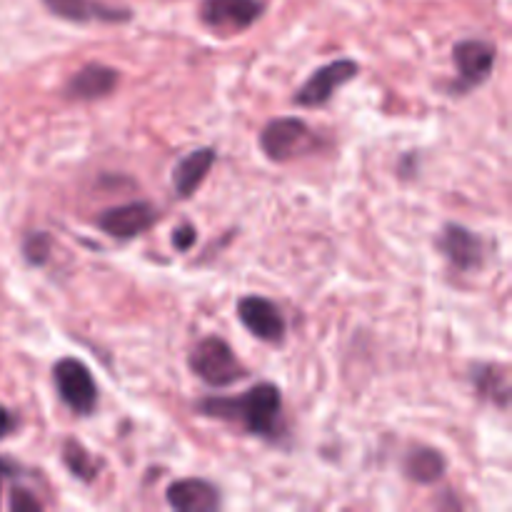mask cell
<instances>
[{"mask_svg":"<svg viewBox=\"0 0 512 512\" xmlns=\"http://www.w3.org/2000/svg\"><path fill=\"white\" fill-rule=\"evenodd\" d=\"M165 500L173 510L180 512H213L223 505L220 490L210 480L183 478L168 485Z\"/></svg>","mask_w":512,"mask_h":512,"instance_id":"4fadbf2b","label":"cell"},{"mask_svg":"<svg viewBox=\"0 0 512 512\" xmlns=\"http://www.w3.org/2000/svg\"><path fill=\"white\" fill-rule=\"evenodd\" d=\"M188 365L200 383L215 390L230 388V385L248 378V368L240 363L235 350L223 338H218V335H208V338L200 340L190 350Z\"/></svg>","mask_w":512,"mask_h":512,"instance_id":"7a4b0ae2","label":"cell"},{"mask_svg":"<svg viewBox=\"0 0 512 512\" xmlns=\"http://www.w3.org/2000/svg\"><path fill=\"white\" fill-rule=\"evenodd\" d=\"M170 240H173L175 250H180V253H188V250L195 245V240H198V230H195L190 223H183L173 230V238Z\"/></svg>","mask_w":512,"mask_h":512,"instance_id":"ffe728a7","label":"cell"},{"mask_svg":"<svg viewBox=\"0 0 512 512\" xmlns=\"http://www.w3.org/2000/svg\"><path fill=\"white\" fill-rule=\"evenodd\" d=\"M448 470V460L440 450L428 448V445H418V448L410 450L403 460V473L405 478L413 480L418 485H433Z\"/></svg>","mask_w":512,"mask_h":512,"instance_id":"2e32d148","label":"cell"},{"mask_svg":"<svg viewBox=\"0 0 512 512\" xmlns=\"http://www.w3.org/2000/svg\"><path fill=\"white\" fill-rule=\"evenodd\" d=\"M238 318L243 328L263 343L280 345L288 338V320L273 300L260 298V295H245L238 300Z\"/></svg>","mask_w":512,"mask_h":512,"instance_id":"ba28073f","label":"cell"},{"mask_svg":"<svg viewBox=\"0 0 512 512\" xmlns=\"http://www.w3.org/2000/svg\"><path fill=\"white\" fill-rule=\"evenodd\" d=\"M50 15L68 23H128L133 18L130 8H115L103 0H40Z\"/></svg>","mask_w":512,"mask_h":512,"instance_id":"8fae6325","label":"cell"},{"mask_svg":"<svg viewBox=\"0 0 512 512\" xmlns=\"http://www.w3.org/2000/svg\"><path fill=\"white\" fill-rule=\"evenodd\" d=\"M15 465L13 463H8V460H3L0 458V475H15Z\"/></svg>","mask_w":512,"mask_h":512,"instance_id":"7402d4cb","label":"cell"},{"mask_svg":"<svg viewBox=\"0 0 512 512\" xmlns=\"http://www.w3.org/2000/svg\"><path fill=\"white\" fill-rule=\"evenodd\" d=\"M155 220H158V210H155L153 203H148V200H133V203H123L103 210L95 218V225L115 240H133L148 233Z\"/></svg>","mask_w":512,"mask_h":512,"instance_id":"30bf717a","label":"cell"},{"mask_svg":"<svg viewBox=\"0 0 512 512\" xmlns=\"http://www.w3.org/2000/svg\"><path fill=\"white\" fill-rule=\"evenodd\" d=\"M360 65L350 58H338L333 63H325L305 80L303 85L295 93V105L300 108H320V105L328 103L335 93H338L343 85H348L350 80L358 78Z\"/></svg>","mask_w":512,"mask_h":512,"instance_id":"52a82bcc","label":"cell"},{"mask_svg":"<svg viewBox=\"0 0 512 512\" xmlns=\"http://www.w3.org/2000/svg\"><path fill=\"white\" fill-rule=\"evenodd\" d=\"M198 413L238 423L245 433L268 443H278L285 435L283 395L273 383L253 385L240 398H205L198 403Z\"/></svg>","mask_w":512,"mask_h":512,"instance_id":"6da1fadb","label":"cell"},{"mask_svg":"<svg viewBox=\"0 0 512 512\" xmlns=\"http://www.w3.org/2000/svg\"><path fill=\"white\" fill-rule=\"evenodd\" d=\"M265 13L263 0H203L200 20L215 35H238L258 23Z\"/></svg>","mask_w":512,"mask_h":512,"instance_id":"5b68a950","label":"cell"},{"mask_svg":"<svg viewBox=\"0 0 512 512\" xmlns=\"http://www.w3.org/2000/svg\"><path fill=\"white\" fill-rule=\"evenodd\" d=\"M50 250H53V240L43 230H33V233L25 235L23 240V258L28 265L35 268H43L50 260Z\"/></svg>","mask_w":512,"mask_h":512,"instance_id":"ac0fdd59","label":"cell"},{"mask_svg":"<svg viewBox=\"0 0 512 512\" xmlns=\"http://www.w3.org/2000/svg\"><path fill=\"white\" fill-rule=\"evenodd\" d=\"M498 48L490 40L465 38L453 45V63L458 68V80L450 85V95L473 93L493 75Z\"/></svg>","mask_w":512,"mask_h":512,"instance_id":"277c9868","label":"cell"},{"mask_svg":"<svg viewBox=\"0 0 512 512\" xmlns=\"http://www.w3.org/2000/svg\"><path fill=\"white\" fill-rule=\"evenodd\" d=\"M18 430V418H15L13 410H8L5 405H0V440H5L8 435H13Z\"/></svg>","mask_w":512,"mask_h":512,"instance_id":"44dd1931","label":"cell"},{"mask_svg":"<svg viewBox=\"0 0 512 512\" xmlns=\"http://www.w3.org/2000/svg\"><path fill=\"white\" fill-rule=\"evenodd\" d=\"M313 140V130L305 120L293 118H273L270 123H265V128L260 130V150L265 153V158L273 160V163H288L295 155L303 153L305 148Z\"/></svg>","mask_w":512,"mask_h":512,"instance_id":"8992f818","label":"cell"},{"mask_svg":"<svg viewBox=\"0 0 512 512\" xmlns=\"http://www.w3.org/2000/svg\"><path fill=\"white\" fill-rule=\"evenodd\" d=\"M438 248L445 255V260L460 273H478L488 260L485 240L475 230L458 223L445 225L438 238Z\"/></svg>","mask_w":512,"mask_h":512,"instance_id":"9c48e42d","label":"cell"},{"mask_svg":"<svg viewBox=\"0 0 512 512\" xmlns=\"http://www.w3.org/2000/svg\"><path fill=\"white\" fill-rule=\"evenodd\" d=\"M53 383L60 400L80 418H88L98 408V385L88 365L78 358H60L53 365Z\"/></svg>","mask_w":512,"mask_h":512,"instance_id":"3957f363","label":"cell"},{"mask_svg":"<svg viewBox=\"0 0 512 512\" xmlns=\"http://www.w3.org/2000/svg\"><path fill=\"white\" fill-rule=\"evenodd\" d=\"M63 463L73 478L83 480V483H93L98 478V463L90 458L88 450L78 443L75 438H68L63 443Z\"/></svg>","mask_w":512,"mask_h":512,"instance_id":"e0dca14e","label":"cell"},{"mask_svg":"<svg viewBox=\"0 0 512 512\" xmlns=\"http://www.w3.org/2000/svg\"><path fill=\"white\" fill-rule=\"evenodd\" d=\"M470 383L478 390L483 400L500 410L510 408V375L505 365L498 363H475L470 365Z\"/></svg>","mask_w":512,"mask_h":512,"instance_id":"9a60e30c","label":"cell"},{"mask_svg":"<svg viewBox=\"0 0 512 512\" xmlns=\"http://www.w3.org/2000/svg\"><path fill=\"white\" fill-rule=\"evenodd\" d=\"M215 160H218V153L215 148H198L190 150L183 160H178V165L173 168V190L180 200H190L195 193H198L200 185L205 183L208 173L213 170Z\"/></svg>","mask_w":512,"mask_h":512,"instance_id":"5bb4252c","label":"cell"},{"mask_svg":"<svg viewBox=\"0 0 512 512\" xmlns=\"http://www.w3.org/2000/svg\"><path fill=\"white\" fill-rule=\"evenodd\" d=\"M10 510L13 512H40L43 510V505H40V500L35 498L33 493H28V490H23V488H15L13 493H10Z\"/></svg>","mask_w":512,"mask_h":512,"instance_id":"d6986e66","label":"cell"},{"mask_svg":"<svg viewBox=\"0 0 512 512\" xmlns=\"http://www.w3.org/2000/svg\"><path fill=\"white\" fill-rule=\"evenodd\" d=\"M120 85V70L113 65L103 63H88L68 78L63 93L65 98L80 100V103H90V100H103L113 95Z\"/></svg>","mask_w":512,"mask_h":512,"instance_id":"7c38bea8","label":"cell"}]
</instances>
